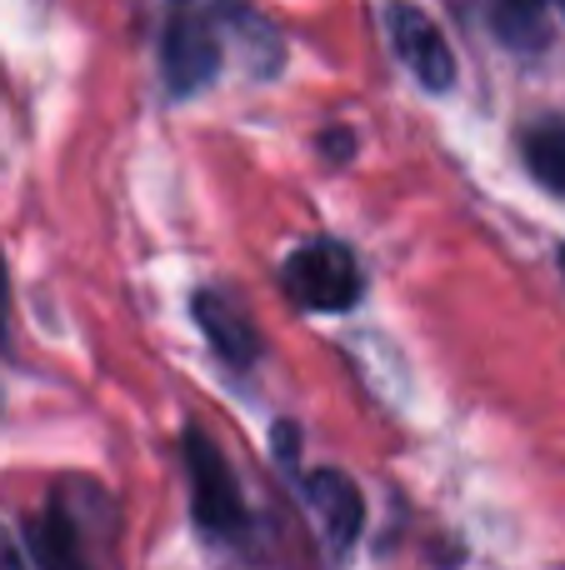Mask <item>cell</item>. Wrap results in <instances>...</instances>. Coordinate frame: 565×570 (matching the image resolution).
Returning <instances> with one entry per match:
<instances>
[{
	"label": "cell",
	"mask_w": 565,
	"mask_h": 570,
	"mask_svg": "<svg viewBox=\"0 0 565 570\" xmlns=\"http://www.w3.org/2000/svg\"><path fill=\"white\" fill-rule=\"evenodd\" d=\"M186 471H190V505H196V525L216 541L246 531V501H240L236 481H230L226 455L216 451L206 431L190 425L186 431Z\"/></svg>",
	"instance_id": "6da1fadb"
},
{
	"label": "cell",
	"mask_w": 565,
	"mask_h": 570,
	"mask_svg": "<svg viewBox=\"0 0 565 570\" xmlns=\"http://www.w3.org/2000/svg\"><path fill=\"white\" fill-rule=\"evenodd\" d=\"M290 301L306 305V311H350L360 295V271L350 261L346 246L336 240H316V246H300L296 256L280 271Z\"/></svg>",
	"instance_id": "7a4b0ae2"
},
{
	"label": "cell",
	"mask_w": 565,
	"mask_h": 570,
	"mask_svg": "<svg viewBox=\"0 0 565 570\" xmlns=\"http://www.w3.org/2000/svg\"><path fill=\"white\" fill-rule=\"evenodd\" d=\"M386 26H390V46H396V56L416 70L420 86L450 90V80H456V56H450L446 36L436 30V20H430L420 6H410V0H390Z\"/></svg>",
	"instance_id": "3957f363"
},
{
	"label": "cell",
	"mask_w": 565,
	"mask_h": 570,
	"mask_svg": "<svg viewBox=\"0 0 565 570\" xmlns=\"http://www.w3.org/2000/svg\"><path fill=\"white\" fill-rule=\"evenodd\" d=\"M160 70H166V86L176 96H196L200 86H210L220 70V46L210 36V26L190 16H176L160 36Z\"/></svg>",
	"instance_id": "277c9868"
},
{
	"label": "cell",
	"mask_w": 565,
	"mask_h": 570,
	"mask_svg": "<svg viewBox=\"0 0 565 570\" xmlns=\"http://www.w3.org/2000/svg\"><path fill=\"white\" fill-rule=\"evenodd\" d=\"M306 501L320 521V535H326L330 556H346L360 535V521H366V505H360V491L350 485V475L340 471H310L306 481Z\"/></svg>",
	"instance_id": "5b68a950"
},
{
	"label": "cell",
	"mask_w": 565,
	"mask_h": 570,
	"mask_svg": "<svg viewBox=\"0 0 565 570\" xmlns=\"http://www.w3.org/2000/svg\"><path fill=\"white\" fill-rule=\"evenodd\" d=\"M196 321H200V331H206V341L220 351V361H230V365H250V361L260 355V335H256V325H250L246 315H240L236 305L226 301V295L200 291V295H196Z\"/></svg>",
	"instance_id": "8992f818"
},
{
	"label": "cell",
	"mask_w": 565,
	"mask_h": 570,
	"mask_svg": "<svg viewBox=\"0 0 565 570\" xmlns=\"http://www.w3.org/2000/svg\"><path fill=\"white\" fill-rule=\"evenodd\" d=\"M521 156H526L531 176H536L541 186L565 196V120H556V116L531 120V126L521 130Z\"/></svg>",
	"instance_id": "52a82bcc"
},
{
	"label": "cell",
	"mask_w": 565,
	"mask_h": 570,
	"mask_svg": "<svg viewBox=\"0 0 565 570\" xmlns=\"http://www.w3.org/2000/svg\"><path fill=\"white\" fill-rule=\"evenodd\" d=\"M0 570H26L20 566V556H16V546H10L6 535H0Z\"/></svg>",
	"instance_id": "ba28073f"
},
{
	"label": "cell",
	"mask_w": 565,
	"mask_h": 570,
	"mask_svg": "<svg viewBox=\"0 0 565 570\" xmlns=\"http://www.w3.org/2000/svg\"><path fill=\"white\" fill-rule=\"evenodd\" d=\"M346 146H350V136H346V130H336V136H326V156H346Z\"/></svg>",
	"instance_id": "9c48e42d"
},
{
	"label": "cell",
	"mask_w": 565,
	"mask_h": 570,
	"mask_svg": "<svg viewBox=\"0 0 565 570\" xmlns=\"http://www.w3.org/2000/svg\"><path fill=\"white\" fill-rule=\"evenodd\" d=\"M6 305H10V291H6V266H0V335H6Z\"/></svg>",
	"instance_id": "30bf717a"
},
{
	"label": "cell",
	"mask_w": 565,
	"mask_h": 570,
	"mask_svg": "<svg viewBox=\"0 0 565 570\" xmlns=\"http://www.w3.org/2000/svg\"><path fill=\"white\" fill-rule=\"evenodd\" d=\"M561 276H565V250H561Z\"/></svg>",
	"instance_id": "8fae6325"
},
{
	"label": "cell",
	"mask_w": 565,
	"mask_h": 570,
	"mask_svg": "<svg viewBox=\"0 0 565 570\" xmlns=\"http://www.w3.org/2000/svg\"><path fill=\"white\" fill-rule=\"evenodd\" d=\"M521 6H531V0H521Z\"/></svg>",
	"instance_id": "7c38bea8"
},
{
	"label": "cell",
	"mask_w": 565,
	"mask_h": 570,
	"mask_svg": "<svg viewBox=\"0 0 565 570\" xmlns=\"http://www.w3.org/2000/svg\"><path fill=\"white\" fill-rule=\"evenodd\" d=\"M561 6H565V0H561Z\"/></svg>",
	"instance_id": "4fadbf2b"
}]
</instances>
